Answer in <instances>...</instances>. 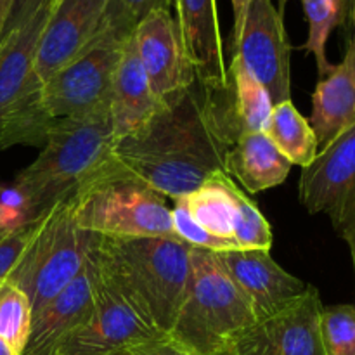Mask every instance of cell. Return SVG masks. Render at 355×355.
Listing matches in <instances>:
<instances>
[{
    "mask_svg": "<svg viewBox=\"0 0 355 355\" xmlns=\"http://www.w3.org/2000/svg\"><path fill=\"white\" fill-rule=\"evenodd\" d=\"M97 239L99 236L76 225L68 200L61 201L44 214L37 234L7 281L30 298L35 314L82 272Z\"/></svg>",
    "mask_w": 355,
    "mask_h": 355,
    "instance_id": "cell-7",
    "label": "cell"
},
{
    "mask_svg": "<svg viewBox=\"0 0 355 355\" xmlns=\"http://www.w3.org/2000/svg\"><path fill=\"white\" fill-rule=\"evenodd\" d=\"M14 2H16V0H0V37H2L3 30H6L7 23H9L10 19Z\"/></svg>",
    "mask_w": 355,
    "mask_h": 355,
    "instance_id": "cell-32",
    "label": "cell"
},
{
    "mask_svg": "<svg viewBox=\"0 0 355 355\" xmlns=\"http://www.w3.org/2000/svg\"><path fill=\"white\" fill-rule=\"evenodd\" d=\"M159 335L166 333L149 324L99 274L92 314L54 355H127L134 345Z\"/></svg>",
    "mask_w": 355,
    "mask_h": 355,
    "instance_id": "cell-11",
    "label": "cell"
},
{
    "mask_svg": "<svg viewBox=\"0 0 355 355\" xmlns=\"http://www.w3.org/2000/svg\"><path fill=\"white\" fill-rule=\"evenodd\" d=\"M97 281V266L94 255H90L82 272L35 312L28 343L21 355H54L62 342L92 314Z\"/></svg>",
    "mask_w": 355,
    "mask_h": 355,
    "instance_id": "cell-16",
    "label": "cell"
},
{
    "mask_svg": "<svg viewBox=\"0 0 355 355\" xmlns=\"http://www.w3.org/2000/svg\"><path fill=\"white\" fill-rule=\"evenodd\" d=\"M191 246L175 238H101L94 248L101 277L135 312L170 333L191 277Z\"/></svg>",
    "mask_w": 355,
    "mask_h": 355,
    "instance_id": "cell-2",
    "label": "cell"
},
{
    "mask_svg": "<svg viewBox=\"0 0 355 355\" xmlns=\"http://www.w3.org/2000/svg\"><path fill=\"white\" fill-rule=\"evenodd\" d=\"M30 2V0H16V2H14V9H12V14L16 12V10H19V9H23L24 6H26V3ZM12 14H10V16H12Z\"/></svg>",
    "mask_w": 355,
    "mask_h": 355,
    "instance_id": "cell-35",
    "label": "cell"
},
{
    "mask_svg": "<svg viewBox=\"0 0 355 355\" xmlns=\"http://www.w3.org/2000/svg\"><path fill=\"white\" fill-rule=\"evenodd\" d=\"M283 17L272 0H252L232 44L234 58L262 83L272 104L291 99V45Z\"/></svg>",
    "mask_w": 355,
    "mask_h": 355,
    "instance_id": "cell-9",
    "label": "cell"
},
{
    "mask_svg": "<svg viewBox=\"0 0 355 355\" xmlns=\"http://www.w3.org/2000/svg\"><path fill=\"white\" fill-rule=\"evenodd\" d=\"M239 290L246 295L257 321L276 314L304 297L311 284L286 272L269 250H229L215 253Z\"/></svg>",
    "mask_w": 355,
    "mask_h": 355,
    "instance_id": "cell-14",
    "label": "cell"
},
{
    "mask_svg": "<svg viewBox=\"0 0 355 355\" xmlns=\"http://www.w3.org/2000/svg\"><path fill=\"white\" fill-rule=\"evenodd\" d=\"M134 42L149 87L159 101L196 82L170 10H155L139 21Z\"/></svg>",
    "mask_w": 355,
    "mask_h": 355,
    "instance_id": "cell-15",
    "label": "cell"
},
{
    "mask_svg": "<svg viewBox=\"0 0 355 355\" xmlns=\"http://www.w3.org/2000/svg\"><path fill=\"white\" fill-rule=\"evenodd\" d=\"M321 295L304 297L269 318L259 319L231 343L232 355H328L322 338Z\"/></svg>",
    "mask_w": 355,
    "mask_h": 355,
    "instance_id": "cell-10",
    "label": "cell"
},
{
    "mask_svg": "<svg viewBox=\"0 0 355 355\" xmlns=\"http://www.w3.org/2000/svg\"><path fill=\"white\" fill-rule=\"evenodd\" d=\"M302 2L309 23L307 42L302 49L314 55L319 80H321L335 66L326 55V45L333 30L347 21V0H302Z\"/></svg>",
    "mask_w": 355,
    "mask_h": 355,
    "instance_id": "cell-23",
    "label": "cell"
},
{
    "mask_svg": "<svg viewBox=\"0 0 355 355\" xmlns=\"http://www.w3.org/2000/svg\"><path fill=\"white\" fill-rule=\"evenodd\" d=\"M135 24L155 10H170L172 0H111Z\"/></svg>",
    "mask_w": 355,
    "mask_h": 355,
    "instance_id": "cell-30",
    "label": "cell"
},
{
    "mask_svg": "<svg viewBox=\"0 0 355 355\" xmlns=\"http://www.w3.org/2000/svg\"><path fill=\"white\" fill-rule=\"evenodd\" d=\"M44 217V215H42ZM42 217L16 231L3 232L0 231V284L9 279L10 272L16 269L17 262L21 260L23 253L30 246L31 239L37 234V229L40 225Z\"/></svg>",
    "mask_w": 355,
    "mask_h": 355,
    "instance_id": "cell-28",
    "label": "cell"
},
{
    "mask_svg": "<svg viewBox=\"0 0 355 355\" xmlns=\"http://www.w3.org/2000/svg\"><path fill=\"white\" fill-rule=\"evenodd\" d=\"M163 101L153 94L149 80L135 49L134 35L125 45L110 94V113L114 141L144 125Z\"/></svg>",
    "mask_w": 355,
    "mask_h": 355,
    "instance_id": "cell-19",
    "label": "cell"
},
{
    "mask_svg": "<svg viewBox=\"0 0 355 355\" xmlns=\"http://www.w3.org/2000/svg\"><path fill=\"white\" fill-rule=\"evenodd\" d=\"M172 6H175L180 40L198 82L205 85L227 82L217 0H172Z\"/></svg>",
    "mask_w": 355,
    "mask_h": 355,
    "instance_id": "cell-17",
    "label": "cell"
},
{
    "mask_svg": "<svg viewBox=\"0 0 355 355\" xmlns=\"http://www.w3.org/2000/svg\"><path fill=\"white\" fill-rule=\"evenodd\" d=\"M170 211H172L173 236H175L179 241L186 243L187 246H191V248L205 250V252H211V253L239 250L238 246L232 245V243L217 238V236L205 231L201 225H198L196 222L193 220V217L189 215V211H187L186 205L182 203V200H173V207L170 208Z\"/></svg>",
    "mask_w": 355,
    "mask_h": 355,
    "instance_id": "cell-27",
    "label": "cell"
},
{
    "mask_svg": "<svg viewBox=\"0 0 355 355\" xmlns=\"http://www.w3.org/2000/svg\"><path fill=\"white\" fill-rule=\"evenodd\" d=\"M231 146L207 85L196 80L165 97L144 125L114 141L110 156L163 198L179 200L227 173Z\"/></svg>",
    "mask_w": 355,
    "mask_h": 355,
    "instance_id": "cell-1",
    "label": "cell"
},
{
    "mask_svg": "<svg viewBox=\"0 0 355 355\" xmlns=\"http://www.w3.org/2000/svg\"><path fill=\"white\" fill-rule=\"evenodd\" d=\"M214 355H232V352H231V349H224V350H220V352H217Z\"/></svg>",
    "mask_w": 355,
    "mask_h": 355,
    "instance_id": "cell-37",
    "label": "cell"
},
{
    "mask_svg": "<svg viewBox=\"0 0 355 355\" xmlns=\"http://www.w3.org/2000/svg\"><path fill=\"white\" fill-rule=\"evenodd\" d=\"M255 321L252 304L215 253L191 250L189 284L168 335L194 355H214Z\"/></svg>",
    "mask_w": 355,
    "mask_h": 355,
    "instance_id": "cell-5",
    "label": "cell"
},
{
    "mask_svg": "<svg viewBox=\"0 0 355 355\" xmlns=\"http://www.w3.org/2000/svg\"><path fill=\"white\" fill-rule=\"evenodd\" d=\"M127 355H194V354L189 352L186 347L180 345L177 340H173L172 336L166 333V335H159L156 336V338L137 343V345H134L130 350H128Z\"/></svg>",
    "mask_w": 355,
    "mask_h": 355,
    "instance_id": "cell-29",
    "label": "cell"
},
{
    "mask_svg": "<svg viewBox=\"0 0 355 355\" xmlns=\"http://www.w3.org/2000/svg\"><path fill=\"white\" fill-rule=\"evenodd\" d=\"M347 17H355V0H347Z\"/></svg>",
    "mask_w": 355,
    "mask_h": 355,
    "instance_id": "cell-34",
    "label": "cell"
},
{
    "mask_svg": "<svg viewBox=\"0 0 355 355\" xmlns=\"http://www.w3.org/2000/svg\"><path fill=\"white\" fill-rule=\"evenodd\" d=\"M135 26L113 2L110 3L96 38L42 85V104L49 118L80 116L110 103L118 62Z\"/></svg>",
    "mask_w": 355,
    "mask_h": 355,
    "instance_id": "cell-6",
    "label": "cell"
},
{
    "mask_svg": "<svg viewBox=\"0 0 355 355\" xmlns=\"http://www.w3.org/2000/svg\"><path fill=\"white\" fill-rule=\"evenodd\" d=\"M68 203L76 225L101 238H175L165 198L111 156Z\"/></svg>",
    "mask_w": 355,
    "mask_h": 355,
    "instance_id": "cell-4",
    "label": "cell"
},
{
    "mask_svg": "<svg viewBox=\"0 0 355 355\" xmlns=\"http://www.w3.org/2000/svg\"><path fill=\"white\" fill-rule=\"evenodd\" d=\"M0 355H17V354L14 352V350L10 349L3 340H0Z\"/></svg>",
    "mask_w": 355,
    "mask_h": 355,
    "instance_id": "cell-33",
    "label": "cell"
},
{
    "mask_svg": "<svg viewBox=\"0 0 355 355\" xmlns=\"http://www.w3.org/2000/svg\"><path fill=\"white\" fill-rule=\"evenodd\" d=\"M321 328L328 355H355V304L322 309Z\"/></svg>",
    "mask_w": 355,
    "mask_h": 355,
    "instance_id": "cell-26",
    "label": "cell"
},
{
    "mask_svg": "<svg viewBox=\"0 0 355 355\" xmlns=\"http://www.w3.org/2000/svg\"><path fill=\"white\" fill-rule=\"evenodd\" d=\"M288 2H290V0H277V10H279L281 16H284V9H286Z\"/></svg>",
    "mask_w": 355,
    "mask_h": 355,
    "instance_id": "cell-36",
    "label": "cell"
},
{
    "mask_svg": "<svg viewBox=\"0 0 355 355\" xmlns=\"http://www.w3.org/2000/svg\"><path fill=\"white\" fill-rule=\"evenodd\" d=\"M31 319L33 309L30 298L9 281L0 284V340L17 355L23 354L28 343Z\"/></svg>",
    "mask_w": 355,
    "mask_h": 355,
    "instance_id": "cell-24",
    "label": "cell"
},
{
    "mask_svg": "<svg viewBox=\"0 0 355 355\" xmlns=\"http://www.w3.org/2000/svg\"><path fill=\"white\" fill-rule=\"evenodd\" d=\"M300 201L309 214H326L349 245L355 276V125L319 149L302 170Z\"/></svg>",
    "mask_w": 355,
    "mask_h": 355,
    "instance_id": "cell-8",
    "label": "cell"
},
{
    "mask_svg": "<svg viewBox=\"0 0 355 355\" xmlns=\"http://www.w3.org/2000/svg\"><path fill=\"white\" fill-rule=\"evenodd\" d=\"M350 35L345 55L331 71L319 80L312 94L309 123L318 137L319 149L355 125V17H347Z\"/></svg>",
    "mask_w": 355,
    "mask_h": 355,
    "instance_id": "cell-18",
    "label": "cell"
},
{
    "mask_svg": "<svg viewBox=\"0 0 355 355\" xmlns=\"http://www.w3.org/2000/svg\"><path fill=\"white\" fill-rule=\"evenodd\" d=\"M231 2L232 12H234V26H232V44H234L238 40L243 23H245V16L248 12V7L252 3V0H231Z\"/></svg>",
    "mask_w": 355,
    "mask_h": 355,
    "instance_id": "cell-31",
    "label": "cell"
},
{
    "mask_svg": "<svg viewBox=\"0 0 355 355\" xmlns=\"http://www.w3.org/2000/svg\"><path fill=\"white\" fill-rule=\"evenodd\" d=\"M111 0H55L35 59V78L44 85L96 38Z\"/></svg>",
    "mask_w": 355,
    "mask_h": 355,
    "instance_id": "cell-13",
    "label": "cell"
},
{
    "mask_svg": "<svg viewBox=\"0 0 355 355\" xmlns=\"http://www.w3.org/2000/svg\"><path fill=\"white\" fill-rule=\"evenodd\" d=\"M55 0H30L10 16L0 37V121L24 99L42 92L35 59Z\"/></svg>",
    "mask_w": 355,
    "mask_h": 355,
    "instance_id": "cell-12",
    "label": "cell"
},
{
    "mask_svg": "<svg viewBox=\"0 0 355 355\" xmlns=\"http://www.w3.org/2000/svg\"><path fill=\"white\" fill-rule=\"evenodd\" d=\"M113 144L110 103L92 113L54 120L40 155L14 179L35 218L68 200L110 158Z\"/></svg>",
    "mask_w": 355,
    "mask_h": 355,
    "instance_id": "cell-3",
    "label": "cell"
},
{
    "mask_svg": "<svg viewBox=\"0 0 355 355\" xmlns=\"http://www.w3.org/2000/svg\"><path fill=\"white\" fill-rule=\"evenodd\" d=\"M266 135L272 141L291 165L302 168L311 165L319 155V142L307 118L290 101L274 104L266 127Z\"/></svg>",
    "mask_w": 355,
    "mask_h": 355,
    "instance_id": "cell-22",
    "label": "cell"
},
{
    "mask_svg": "<svg viewBox=\"0 0 355 355\" xmlns=\"http://www.w3.org/2000/svg\"><path fill=\"white\" fill-rule=\"evenodd\" d=\"M291 166L266 132L239 137L225 156L227 175L234 177L252 194L281 186L290 175Z\"/></svg>",
    "mask_w": 355,
    "mask_h": 355,
    "instance_id": "cell-20",
    "label": "cell"
},
{
    "mask_svg": "<svg viewBox=\"0 0 355 355\" xmlns=\"http://www.w3.org/2000/svg\"><path fill=\"white\" fill-rule=\"evenodd\" d=\"M236 187L238 186L227 173H217L196 191L179 200H182L193 220L205 231L236 245Z\"/></svg>",
    "mask_w": 355,
    "mask_h": 355,
    "instance_id": "cell-21",
    "label": "cell"
},
{
    "mask_svg": "<svg viewBox=\"0 0 355 355\" xmlns=\"http://www.w3.org/2000/svg\"><path fill=\"white\" fill-rule=\"evenodd\" d=\"M236 224L234 241L239 250H270L272 229L250 198L236 187Z\"/></svg>",
    "mask_w": 355,
    "mask_h": 355,
    "instance_id": "cell-25",
    "label": "cell"
}]
</instances>
